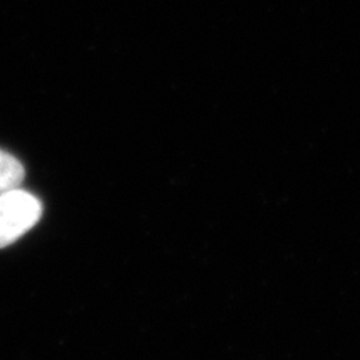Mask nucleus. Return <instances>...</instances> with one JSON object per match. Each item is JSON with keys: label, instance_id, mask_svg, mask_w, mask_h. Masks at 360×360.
Masks as SVG:
<instances>
[{"label": "nucleus", "instance_id": "obj_1", "mask_svg": "<svg viewBox=\"0 0 360 360\" xmlns=\"http://www.w3.org/2000/svg\"><path fill=\"white\" fill-rule=\"evenodd\" d=\"M40 215L42 204L32 193L19 187L0 193V249L13 244L30 231Z\"/></svg>", "mask_w": 360, "mask_h": 360}, {"label": "nucleus", "instance_id": "obj_2", "mask_svg": "<svg viewBox=\"0 0 360 360\" xmlns=\"http://www.w3.org/2000/svg\"><path fill=\"white\" fill-rule=\"evenodd\" d=\"M25 170L15 157L0 150V193L20 187Z\"/></svg>", "mask_w": 360, "mask_h": 360}]
</instances>
